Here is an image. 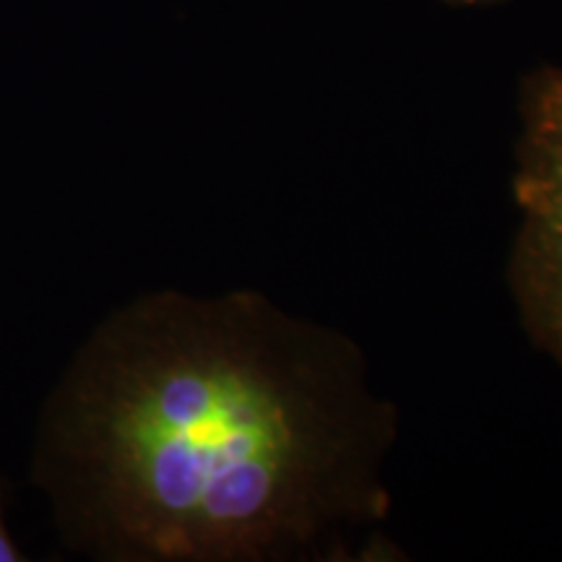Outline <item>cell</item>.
Instances as JSON below:
<instances>
[{
	"instance_id": "cell-1",
	"label": "cell",
	"mask_w": 562,
	"mask_h": 562,
	"mask_svg": "<svg viewBox=\"0 0 562 562\" xmlns=\"http://www.w3.org/2000/svg\"><path fill=\"white\" fill-rule=\"evenodd\" d=\"M396 419L355 341L258 292H154L42 402L32 484L104 562L321 558L389 513Z\"/></svg>"
},
{
	"instance_id": "cell-2",
	"label": "cell",
	"mask_w": 562,
	"mask_h": 562,
	"mask_svg": "<svg viewBox=\"0 0 562 562\" xmlns=\"http://www.w3.org/2000/svg\"><path fill=\"white\" fill-rule=\"evenodd\" d=\"M513 195V300L533 344L562 364V66L524 81Z\"/></svg>"
},
{
	"instance_id": "cell-3",
	"label": "cell",
	"mask_w": 562,
	"mask_h": 562,
	"mask_svg": "<svg viewBox=\"0 0 562 562\" xmlns=\"http://www.w3.org/2000/svg\"><path fill=\"white\" fill-rule=\"evenodd\" d=\"M11 490L0 476V562H21L26 560L24 547L16 542L11 529Z\"/></svg>"
},
{
	"instance_id": "cell-4",
	"label": "cell",
	"mask_w": 562,
	"mask_h": 562,
	"mask_svg": "<svg viewBox=\"0 0 562 562\" xmlns=\"http://www.w3.org/2000/svg\"><path fill=\"white\" fill-rule=\"evenodd\" d=\"M446 3H453V5H490V3H497V0H446Z\"/></svg>"
}]
</instances>
